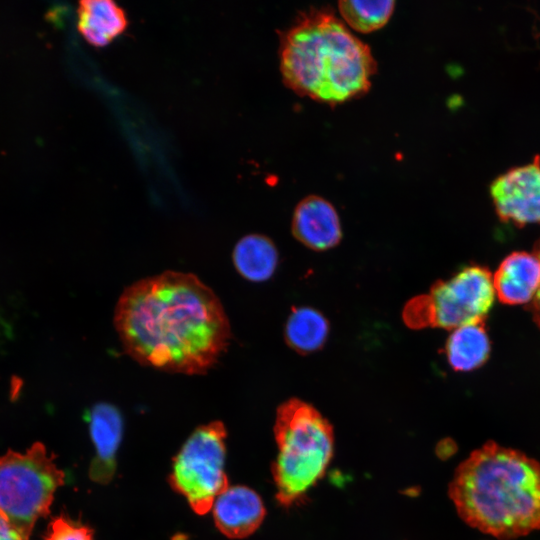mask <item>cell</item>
Segmentation results:
<instances>
[{"label":"cell","instance_id":"21","mask_svg":"<svg viewBox=\"0 0 540 540\" xmlns=\"http://www.w3.org/2000/svg\"><path fill=\"white\" fill-rule=\"evenodd\" d=\"M0 540H23L17 531L0 519Z\"/></svg>","mask_w":540,"mask_h":540},{"label":"cell","instance_id":"3","mask_svg":"<svg viewBox=\"0 0 540 540\" xmlns=\"http://www.w3.org/2000/svg\"><path fill=\"white\" fill-rule=\"evenodd\" d=\"M279 60L288 88L330 105L364 95L377 67L369 46L326 10L301 14L281 33Z\"/></svg>","mask_w":540,"mask_h":540},{"label":"cell","instance_id":"16","mask_svg":"<svg viewBox=\"0 0 540 540\" xmlns=\"http://www.w3.org/2000/svg\"><path fill=\"white\" fill-rule=\"evenodd\" d=\"M329 331L327 319L310 307L293 309L285 326V340L296 352L307 354L320 349Z\"/></svg>","mask_w":540,"mask_h":540},{"label":"cell","instance_id":"4","mask_svg":"<svg viewBox=\"0 0 540 540\" xmlns=\"http://www.w3.org/2000/svg\"><path fill=\"white\" fill-rule=\"evenodd\" d=\"M274 434L278 447L272 465L276 499L291 507L323 477L333 454V430L313 406L290 399L277 409Z\"/></svg>","mask_w":540,"mask_h":540},{"label":"cell","instance_id":"15","mask_svg":"<svg viewBox=\"0 0 540 540\" xmlns=\"http://www.w3.org/2000/svg\"><path fill=\"white\" fill-rule=\"evenodd\" d=\"M237 272L246 280H268L277 267L278 253L273 242L266 236L249 234L241 238L232 253Z\"/></svg>","mask_w":540,"mask_h":540},{"label":"cell","instance_id":"2","mask_svg":"<svg viewBox=\"0 0 540 540\" xmlns=\"http://www.w3.org/2000/svg\"><path fill=\"white\" fill-rule=\"evenodd\" d=\"M449 495L463 521L509 540L540 529V462L493 441L455 470Z\"/></svg>","mask_w":540,"mask_h":540},{"label":"cell","instance_id":"14","mask_svg":"<svg viewBox=\"0 0 540 540\" xmlns=\"http://www.w3.org/2000/svg\"><path fill=\"white\" fill-rule=\"evenodd\" d=\"M445 352L454 370L471 371L482 366L490 354L484 321L454 329L447 340Z\"/></svg>","mask_w":540,"mask_h":540},{"label":"cell","instance_id":"18","mask_svg":"<svg viewBox=\"0 0 540 540\" xmlns=\"http://www.w3.org/2000/svg\"><path fill=\"white\" fill-rule=\"evenodd\" d=\"M44 540H94L93 530L64 516L52 519Z\"/></svg>","mask_w":540,"mask_h":540},{"label":"cell","instance_id":"20","mask_svg":"<svg viewBox=\"0 0 540 540\" xmlns=\"http://www.w3.org/2000/svg\"><path fill=\"white\" fill-rule=\"evenodd\" d=\"M12 336V329L0 312V354L4 351L6 345Z\"/></svg>","mask_w":540,"mask_h":540},{"label":"cell","instance_id":"6","mask_svg":"<svg viewBox=\"0 0 540 540\" xmlns=\"http://www.w3.org/2000/svg\"><path fill=\"white\" fill-rule=\"evenodd\" d=\"M495 290L489 269L472 265L447 280L435 282L427 294L412 298L404 307L403 320L412 329H456L485 321Z\"/></svg>","mask_w":540,"mask_h":540},{"label":"cell","instance_id":"5","mask_svg":"<svg viewBox=\"0 0 540 540\" xmlns=\"http://www.w3.org/2000/svg\"><path fill=\"white\" fill-rule=\"evenodd\" d=\"M48 454L34 443L25 453L9 450L0 456V519L29 540L35 523L50 512L56 490L65 474Z\"/></svg>","mask_w":540,"mask_h":540},{"label":"cell","instance_id":"8","mask_svg":"<svg viewBox=\"0 0 540 540\" xmlns=\"http://www.w3.org/2000/svg\"><path fill=\"white\" fill-rule=\"evenodd\" d=\"M490 193L502 221L517 226L540 223V158L496 178Z\"/></svg>","mask_w":540,"mask_h":540},{"label":"cell","instance_id":"11","mask_svg":"<svg viewBox=\"0 0 540 540\" xmlns=\"http://www.w3.org/2000/svg\"><path fill=\"white\" fill-rule=\"evenodd\" d=\"M292 233L298 241L316 251L336 246L342 237L334 206L316 195L307 196L297 204L292 218Z\"/></svg>","mask_w":540,"mask_h":540},{"label":"cell","instance_id":"10","mask_svg":"<svg viewBox=\"0 0 540 540\" xmlns=\"http://www.w3.org/2000/svg\"><path fill=\"white\" fill-rule=\"evenodd\" d=\"M213 518L228 538L241 539L254 533L262 523L265 508L260 496L246 486H229L214 501Z\"/></svg>","mask_w":540,"mask_h":540},{"label":"cell","instance_id":"7","mask_svg":"<svg viewBox=\"0 0 540 540\" xmlns=\"http://www.w3.org/2000/svg\"><path fill=\"white\" fill-rule=\"evenodd\" d=\"M225 438L222 422L201 425L173 458L168 481L197 514L209 512L216 498L229 487L224 470Z\"/></svg>","mask_w":540,"mask_h":540},{"label":"cell","instance_id":"1","mask_svg":"<svg viewBox=\"0 0 540 540\" xmlns=\"http://www.w3.org/2000/svg\"><path fill=\"white\" fill-rule=\"evenodd\" d=\"M114 325L125 352L139 364L201 375L226 351L229 320L214 291L190 273L166 271L127 287Z\"/></svg>","mask_w":540,"mask_h":540},{"label":"cell","instance_id":"19","mask_svg":"<svg viewBox=\"0 0 540 540\" xmlns=\"http://www.w3.org/2000/svg\"><path fill=\"white\" fill-rule=\"evenodd\" d=\"M535 254L540 259V241L538 242V245L535 248ZM529 310L532 313L534 322L540 328V289L538 290L534 299L530 302Z\"/></svg>","mask_w":540,"mask_h":540},{"label":"cell","instance_id":"9","mask_svg":"<svg viewBox=\"0 0 540 540\" xmlns=\"http://www.w3.org/2000/svg\"><path fill=\"white\" fill-rule=\"evenodd\" d=\"M88 424L95 447L89 477L93 482L105 485L115 475L116 454L123 436V417L116 406L100 402L90 409Z\"/></svg>","mask_w":540,"mask_h":540},{"label":"cell","instance_id":"13","mask_svg":"<svg viewBox=\"0 0 540 540\" xmlns=\"http://www.w3.org/2000/svg\"><path fill=\"white\" fill-rule=\"evenodd\" d=\"M128 27L126 12L112 0H82L77 8V29L95 48L109 45Z\"/></svg>","mask_w":540,"mask_h":540},{"label":"cell","instance_id":"12","mask_svg":"<svg viewBox=\"0 0 540 540\" xmlns=\"http://www.w3.org/2000/svg\"><path fill=\"white\" fill-rule=\"evenodd\" d=\"M498 299L509 305L530 303L540 289V259L534 253L513 252L493 275Z\"/></svg>","mask_w":540,"mask_h":540},{"label":"cell","instance_id":"17","mask_svg":"<svg viewBox=\"0 0 540 540\" xmlns=\"http://www.w3.org/2000/svg\"><path fill=\"white\" fill-rule=\"evenodd\" d=\"M338 7L343 22L358 32L369 33L383 27L389 21L395 2L342 0L338 2Z\"/></svg>","mask_w":540,"mask_h":540}]
</instances>
